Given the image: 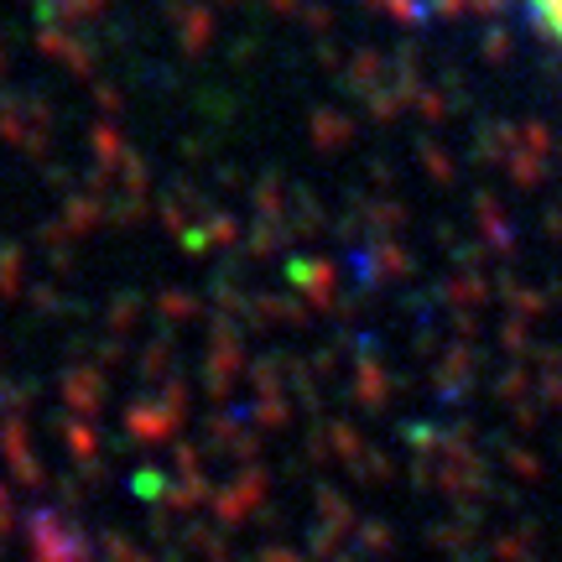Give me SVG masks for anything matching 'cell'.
<instances>
[{
	"label": "cell",
	"instance_id": "1",
	"mask_svg": "<svg viewBox=\"0 0 562 562\" xmlns=\"http://www.w3.org/2000/svg\"><path fill=\"white\" fill-rule=\"evenodd\" d=\"M526 5H531V16L547 26V37L562 47V0H526Z\"/></svg>",
	"mask_w": 562,
	"mask_h": 562
}]
</instances>
